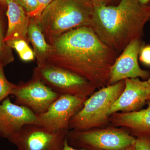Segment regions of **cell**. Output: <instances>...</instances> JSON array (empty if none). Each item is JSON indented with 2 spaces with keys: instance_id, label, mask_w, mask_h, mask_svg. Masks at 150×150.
Listing matches in <instances>:
<instances>
[{
  "instance_id": "1",
  "label": "cell",
  "mask_w": 150,
  "mask_h": 150,
  "mask_svg": "<svg viewBox=\"0 0 150 150\" xmlns=\"http://www.w3.org/2000/svg\"><path fill=\"white\" fill-rule=\"evenodd\" d=\"M46 64L61 67L84 78L96 89L107 86L117 53L90 26L68 31L50 44Z\"/></svg>"
},
{
  "instance_id": "2",
  "label": "cell",
  "mask_w": 150,
  "mask_h": 150,
  "mask_svg": "<svg viewBox=\"0 0 150 150\" xmlns=\"http://www.w3.org/2000/svg\"><path fill=\"white\" fill-rule=\"evenodd\" d=\"M150 19V5L138 0H120L117 5L94 6L90 27L98 37L117 53L140 39Z\"/></svg>"
},
{
  "instance_id": "3",
  "label": "cell",
  "mask_w": 150,
  "mask_h": 150,
  "mask_svg": "<svg viewBox=\"0 0 150 150\" xmlns=\"http://www.w3.org/2000/svg\"><path fill=\"white\" fill-rule=\"evenodd\" d=\"M94 6L87 0H53L40 17L41 27L49 44L75 28L90 26Z\"/></svg>"
},
{
  "instance_id": "4",
  "label": "cell",
  "mask_w": 150,
  "mask_h": 150,
  "mask_svg": "<svg viewBox=\"0 0 150 150\" xmlns=\"http://www.w3.org/2000/svg\"><path fill=\"white\" fill-rule=\"evenodd\" d=\"M125 86V80H123L95 91L71 118L69 130L82 131L108 126L110 123L108 111Z\"/></svg>"
},
{
  "instance_id": "5",
  "label": "cell",
  "mask_w": 150,
  "mask_h": 150,
  "mask_svg": "<svg viewBox=\"0 0 150 150\" xmlns=\"http://www.w3.org/2000/svg\"><path fill=\"white\" fill-rule=\"evenodd\" d=\"M67 139L73 147L88 150H125L136 141L126 128L113 126L82 131L69 130Z\"/></svg>"
},
{
  "instance_id": "6",
  "label": "cell",
  "mask_w": 150,
  "mask_h": 150,
  "mask_svg": "<svg viewBox=\"0 0 150 150\" xmlns=\"http://www.w3.org/2000/svg\"><path fill=\"white\" fill-rule=\"evenodd\" d=\"M33 74L60 95L88 98L96 89L84 78L50 64L37 66L33 70Z\"/></svg>"
},
{
  "instance_id": "7",
  "label": "cell",
  "mask_w": 150,
  "mask_h": 150,
  "mask_svg": "<svg viewBox=\"0 0 150 150\" xmlns=\"http://www.w3.org/2000/svg\"><path fill=\"white\" fill-rule=\"evenodd\" d=\"M87 98L60 95L46 111L36 114L40 126L51 133L69 131L70 120Z\"/></svg>"
},
{
  "instance_id": "8",
  "label": "cell",
  "mask_w": 150,
  "mask_h": 150,
  "mask_svg": "<svg viewBox=\"0 0 150 150\" xmlns=\"http://www.w3.org/2000/svg\"><path fill=\"white\" fill-rule=\"evenodd\" d=\"M12 95L16 104L28 108L38 114L46 111L60 95L33 74L29 81L16 85Z\"/></svg>"
},
{
  "instance_id": "9",
  "label": "cell",
  "mask_w": 150,
  "mask_h": 150,
  "mask_svg": "<svg viewBox=\"0 0 150 150\" xmlns=\"http://www.w3.org/2000/svg\"><path fill=\"white\" fill-rule=\"evenodd\" d=\"M69 131L51 133L42 126L28 125L9 140L18 150H59Z\"/></svg>"
},
{
  "instance_id": "10",
  "label": "cell",
  "mask_w": 150,
  "mask_h": 150,
  "mask_svg": "<svg viewBox=\"0 0 150 150\" xmlns=\"http://www.w3.org/2000/svg\"><path fill=\"white\" fill-rule=\"evenodd\" d=\"M143 46L140 39H137L123 49L111 67L107 86L127 79L141 78L148 80L150 77V72L142 69L138 63V56Z\"/></svg>"
},
{
  "instance_id": "11",
  "label": "cell",
  "mask_w": 150,
  "mask_h": 150,
  "mask_svg": "<svg viewBox=\"0 0 150 150\" xmlns=\"http://www.w3.org/2000/svg\"><path fill=\"white\" fill-rule=\"evenodd\" d=\"M28 125L40 126L36 114L28 108L13 103L9 98L4 100L0 104V136L9 140Z\"/></svg>"
},
{
  "instance_id": "12",
  "label": "cell",
  "mask_w": 150,
  "mask_h": 150,
  "mask_svg": "<svg viewBox=\"0 0 150 150\" xmlns=\"http://www.w3.org/2000/svg\"><path fill=\"white\" fill-rule=\"evenodd\" d=\"M125 86L117 100L112 105L108 115L121 111L129 112L141 110L150 95V84L147 81L131 78L125 80Z\"/></svg>"
},
{
  "instance_id": "13",
  "label": "cell",
  "mask_w": 150,
  "mask_h": 150,
  "mask_svg": "<svg viewBox=\"0 0 150 150\" xmlns=\"http://www.w3.org/2000/svg\"><path fill=\"white\" fill-rule=\"evenodd\" d=\"M146 108L129 112H117L109 116L112 126L124 127L132 136L150 137V100Z\"/></svg>"
},
{
  "instance_id": "14",
  "label": "cell",
  "mask_w": 150,
  "mask_h": 150,
  "mask_svg": "<svg viewBox=\"0 0 150 150\" xmlns=\"http://www.w3.org/2000/svg\"><path fill=\"white\" fill-rule=\"evenodd\" d=\"M6 16L8 20L5 41L23 39L28 42V30L30 17L15 0H7ZM29 43V42H28Z\"/></svg>"
},
{
  "instance_id": "15",
  "label": "cell",
  "mask_w": 150,
  "mask_h": 150,
  "mask_svg": "<svg viewBox=\"0 0 150 150\" xmlns=\"http://www.w3.org/2000/svg\"><path fill=\"white\" fill-rule=\"evenodd\" d=\"M28 39L33 47L37 66L45 64L50 52V45L46 40L39 18L30 17Z\"/></svg>"
},
{
  "instance_id": "16",
  "label": "cell",
  "mask_w": 150,
  "mask_h": 150,
  "mask_svg": "<svg viewBox=\"0 0 150 150\" xmlns=\"http://www.w3.org/2000/svg\"><path fill=\"white\" fill-rule=\"evenodd\" d=\"M12 49L16 51L20 59L24 62L34 61L35 56L33 50L30 47L28 42L23 39H16L6 42Z\"/></svg>"
},
{
  "instance_id": "17",
  "label": "cell",
  "mask_w": 150,
  "mask_h": 150,
  "mask_svg": "<svg viewBox=\"0 0 150 150\" xmlns=\"http://www.w3.org/2000/svg\"><path fill=\"white\" fill-rule=\"evenodd\" d=\"M5 35L4 22L0 14V64L4 67L14 60L12 49L5 41Z\"/></svg>"
},
{
  "instance_id": "18",
  "label": "cell",
  "mask_w": 150,
  "mask_h": 150,
  "mask_svg": "<svg viewBox=\"0 0 150 150\" xmlns=\"http://www.w3.org/2000/svg\"><path fill=\"white\" fill-rule=\"evenodd\" d=\"M4 67L0 64V104L12 95L16 85L12 83L6 78L4 72Z\"/></svg>"
},
{
  "instance_id": "19",
  "label": "cell",
  "mask_w": 150,
  "mask_h": 150,
  "mask_svg": "<svg viewBox=\"0 0 150 150\" xmlns=\"http://www.w3.org/2000/svg\"><path fill=\"white\" fill-rule=\"evenodd\" d=\"M24 9L29 16L37 10L39 7L37 0H15Z\"/></svg>"
},
{
  "instance_id": "20",
  "label": "cell",
  "mask_w": 150,
  "mask_h": 150,
  "mask_svg": "<svg viewBox=\"0 0 150 150\" xmlns=\"http://www.w3.org/2000/svg\"><path fill=\"white\" fill-rule=\"evenodd\" d=\"M134 146L135 150H150V137L136 138Z\"/></svg>"
},
{
  "instance_id": "21",
  "label": "cell",
  "mask_w": 150,
  "mask_h": 150,
  "mask_svg": "<svg viewBox=\"0 0 150 150\" xmlns=\"http://www.w3.org/2000/svg\"><path fill=\"white\" fill-rule=\"evenodd\" d=\"M139 59L143 64L150 66V46H143L140 52Z\"/></svg>"
},
{
  "instance_id": "22",
  "label": "cell",
  "mask_w": 150,
  "mask_h": 150,
  "mask_svg": "<svg viewBox=\"0 0 150 150\" xmlns=\"http://www.w3.org/2000/svg\"><path fill=\"white\" fill-rule=\"evenodd\" d=\"M53 0H37L39 4V7L35 12L30 16V17H35L40 18L41 14L44 9Z\"/></svg>"
},
{
  "instance_id": "23",
  "label": "cell",
  "mask_w": 150,
  "mask_h": 150,
  "mask_svg": "<svg viewBox=\"0 0 150 150\" xmlns=\"http://www.w3.org/2000/svg\"><path fill=\"white\" fill-rule=\"evenodd\" d=\"M93 6L108 5L109 3L115 0H87Z\"/></svg>"
},
{
  "instance_id": "24",
  "label": "cell",
  "mask_w": 150,
  "mask_h": 150,
  "mask_svg": "<svg viewBox=\"0 0 150 150\" xmlns=\"http://www.w3.org/2000/svg\"><path fill=\"white\" fill-rule=\"evenodd\" d=\"M59 150H88L84 149H76L70 146L68 143L67 137L64 142L63 146Z\"/></svg>"
},
{
  "instance_id": "25",
  "label": "cell",
  "mask_w": 150,
  "mask_h": 150,
  "mask_svg": "<svg viewBox=\"0 0 150 150\" xmlns=\"http://www.w3.org/2000/svg\"><path fill=\"white\" fill-rule=\"evenodd\" d=\"M138 1L142 5H149L150 4V0H138Z\"/></svg>"
},
{
  "instance_id": "26",
  "label": "cell",
  "mask_w": 150,
  "mask_h": 150,
  "mask_svg": "<svg viewBox=\"0 0 150 150\" xmlns=\"http://www.w3.org/2000/svg\"><path fill=\"white\" fill-rule=\"evenodd\" d=\"M7 0H0V4L2 5L6 6Z\"/></svg>"
},
{
  "instance_id": "27",
  "label": "cell",
  "mask_w": 150,
  "mask_h": 150,
  "mask_svg": "<svg viewBox=\"0 0 150 150\" xmlns=\"http://www.w3.org/2000/svg\"><path fill=\"white\" fill-rule=\"evenodd\" d=\"M125 150H135V148H134V144L129 146Z\"/></svg>"
},
{
  "instance_id": "28",
  "label": "cell",
  "mask_w": 150,
  "mask_h": 150,
  "mask_svg": "<svg viewBox=\"0 0 150 150\" xmlns=\"http://www.w3.org/2000/svg\"><path fill=\"white\" fill-rule=\"evenodd\" d=\"M147 81L150 84V77L147 80Z\"/></svg>"
},
{
  "instance_id": "29",
  "label": "cell",
  "mask_w": 150,
  "mask_h": 150,
  "mask_svg": "<svg viewBox=\"0 0 150 150\" xmlns=\"http://www.w3.org/2000/svg\"><path fill=\"white\" fill-rule=\"evenodd\" d=\"M149 100H150V95L149 98Z\"/></svg>"
},
{
  "instance_id": "30",
  "label": "cell",
  "mask_w": 150,
  "mask_h": 150,
  "mask_svg": "<svg viewBox=\"0 0 150 150\" xmlns=\"http://www.w3.org/2000/svg\"><path fill=\"white\" fill-rule=\"evenodd\" d=\"M149 5H150V4H149Z\"/></svg>"
}]
</instances>
